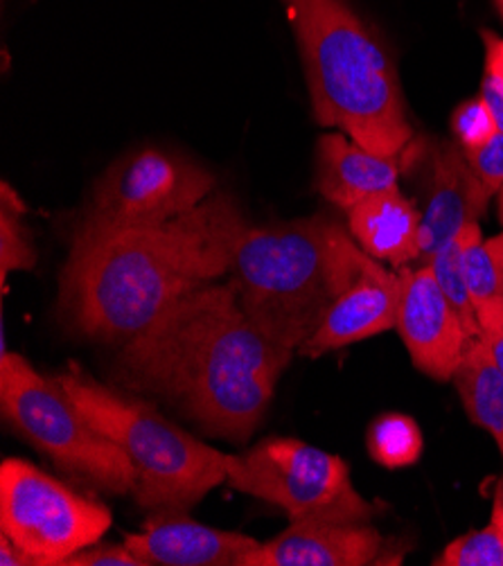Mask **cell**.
<instances>
[{
    "instance_id": "cell-20",
    "label": "cell",
    "mask_w": 503,
    "mask_h": 566,
    "mask_svg": "<svg viewBox=\"0 0 503 566\" xmlns=\"http://www.w3.org/2000/svg\"><path fill=\"white\" fill-rule=\"evenodd\" d=\"M0 192H3L0 195V277H3V290H8V275L14 271H30L36 264V255L21 219L25 212L23 201L8 184H3Z\"/></svg>"
},
{
    "instance_id": "cell-23",
    "label": "cell",
    "mask_w": 503,
    "mask_h": 566,
    "mask_svg": "<svg viewBox=\"0 0 503 566\" xmlns=\"http://www.w3.org/2000/svg\"><path fill=\"white\" fill-rule=\"evenodd\" d=\"M452 132L457 136V143L465 151H472V149L483 147L499 129H496L492 111L479 95V97L468 99L457 106L454 116H452Z\"/></svg>"
},
{
    "instance_id": "cell-28",
    "label": "cell",
    "mask_w": 503,
    "mask_h": 566,
    "mask_svg": "<svg viewBox=\"0 0 503 566\" xmlns=\"http://www.w3.org/2000/svg\"><path fill=\"white\" fill-rule=\"evenodd\" d=\"M483 39H485V71L499 75L503 82V36L485 32Z\"/></svg>"
},
{
    "instance_id": "cell-12",
    "label": "cell",
    "mask_w": 503,
    "mask_h": 566,
    "mask_svg": "<svg viewBox=\"0 0 503 566\" xmlns=\"http://www.w3.org/2000/svg\"><path fill=\"white\" fill-rule=\"evenodd\" d=\"M494 195L474 175L459 143H438L431 151V181L420 221V251L425 260L452 244L465 226L479 223Z\"/></svg>"
},
{
    "instance_id": "cell-9",
    "label": "cell",
    "mask_w": 503,
    "mask_h": 566,
    "mask_svg": "<svg viewBox=\"0 0 503 566\" xmlns=\"http://www.w3.org/2000/svg\"><path fill=\"white\" fill-rule=\"evenodd\" d=\"M212 190L214 177L195 160L170 149H136L97 181L82 226L125 229L165 223L201 206Z\"/></svg>"
},
{
    "instance_id": "cell-16",
    "label": "cell",
    "mask_w": 503,
    "mask_h": 566,
    "mask_svg": "<svg viewBox=\"0 0 503 566\" xmlns=\"http://www.w3.org/2000/svg\"><path fill=\"white\" fill-rule=\"evenodd\" d=\"M420 221L422 212L400 190L375 195L348 210L350 235L368 255L390 266H405L422 255Z\"/></svg>"
},
{
    "instance_id": "cell-27",
    "label": "cell",
    "mask_w": 503,
    "mask_h": 566,
    "mask_svg": "<svg viewBox=\"0 0 503 566\" xmlns=\"http://www.w3.org/2000/svg\"><path fill=\"white\" fill-rule=\"evenodd\" d=\"M481 338L490 350V357L503 373V312L492 316L490 321L481 323Z\"/></svg>"
},
{
    "instance_id": "cell-1",
    "label": "cell",
    "mask_w": 503,
    "mask_h": 566,
    "mask_svg": "<svg viewBox=\"0 0 503 566\" xmlns=\"http://www.w3.org/2000/svg\"><path fill=\"white\" fill-rule=\"evenodd\" d=\"M292 355L244 314L231 282H210L125 342L116 379L175 405L210 436L244 442Z\"/></svg>"
},
{
    "instance_id": "cell-21",
    "label": "cell",
    "mask_w": 503,
    "mask_h": 566,
    "mask_svg": "<svg viewBox=\"0 0 503 566\" xmlns=\"http://www.w3.org/2000/svg\"><path fill=\"white\" fill-rule=\"evenodd\" d=\"M425 264L431 266L442 294L447 296V301L452 303V307L461 316L468 336L479 338L481 336V325H479L476 310H474V303H472L468 285H465V275H463V266H461V253H459V238L452 244L442 247L438 253H433Z\"/></svg>"
},
{
    "instance_id": "cell-32",
    "label": "cell",
    "mask_w": 503,
    "mask_h": 566,
    "mask_svg": "<svg viewBox=\"0 0 503 566\" xmlns=\"http://www.w3.org/2000/svg\"><path fill=\"white\" fill-rule=\"evenodd\" d=\"M499 219H501V223H503V188L499 190Z\"/></svg>"
},
{
    "instance_id": "cell-4",
    "label": "cell",
    "mask_w": 503,
    "mask_h": 566,
    "mask_svg": "<svg viewBox=\"0 0 503 566\" xmlns=\"http://www.w3.org/2000/svg\"><path fill=\"white\" fill-rule=\"evenodd\" d=\"M283 3L303 54L316 123L375 154H402L413 129L398 73L348 0Z\"/></svg>"
},
{
    "instance_id": "cell-30",
    "label": "cell",
    "mask_w": 503,
    "mask_h": 566,
    "mask_svg": "<svg viewBox=\"0 0 503 566\" xmlns=\"http://www.w3.org/2000/svg\"><path fill=\"white\" fill-rule=\"evenodd\" d=\"M488 249H490V255L494 260V266H496V275H499V290H501V298H503V233L485 240Z\"/></svg>"
},
{
    "instance_id": "cell-10",
    "label": "cell",
    "mask_w": 503,
    "mask_h": 566,
    "mask_svg": "<svg viewBox=\"0 0 503 566\" xmlns=\"http://www.w3.org/2000/svg\"><path fill=\"white\" fill-rule=\"evenodd\" d=\"M398 323L413 366L436 381H452L465 355L468 336L461 316L442 294L429 264L402 269Z\"/></svg>"
},
{
    "instance_id": "cell-25",
    "label": "cell",
    "mask_w": 503,
    "mask_h": 566,
    "mask_svg": "<svg viewBox=\"0 0 503 566\" xmlns=\"http://www.w3.org/2000/svg\"><path fill=\"white\" fill-rule=\"evenodd\" d=\"M64 566H145L140 557H136L125 542L123 544H93L71 555Z\"/></svg>"
},
{
    "instance_id": "cell-29",
    "label": "cell",
    "mask_w": 503,
    "mask_h": 566,
    "mask_svg": "<svg viewBox=\"0 0 503 566\" xmlns=\"http://www.w3.org/2000/svg\"><path fill=\"white\" fill-rule=\"evenodd\" d=\"M0 564L3 566H34L32 559L14 546L6 535H0Z\"/></svg>"
},
{
    "instance_id": "cell-8",
    "label": "cell",
    "mask_w": 503,
    "mask_h": 566,
    "mask_svg": "<svg viewBox=\"0 0 503 566\" xmlns=\"http://www.w3.org/2000/svg\"><path fill=\"white\" fill-rule=\"evenodd\" d=\"M108 507L21 459L0 465V535L34 566H64L111 528Z\"/></svg>"
},
{
    "instance_id": "cell-33",
    "label": "cell",
    "mask_w": 503,
    "mask_h": 566,
    "mask_svg": "<svg viewBox=\"0 0 503 566\" xmlns=\"http://www.w3.org/2000/svg\"><path fill=\"white\" fill-rule=\"evenodd\" d=\"M494 6H496V10H499V14L503 17V0H494Z\"/></svg>"
},
{
    "instance_id": "cell-15",
    "label": "cell",
    "mask_w": 503,
    "mask_h": 566,
    "mask_svg": "<svg viewBox=\"0 0 503 566\" xmlns=\"http://www.w3.org/2000/svg\"><path fill=\"white\" fill-rule=\"evenodd\" d=\"M402 172L400 154L381 156L346 134H325L316 149V190L344 210L375 195L398 190Z\"/></svg>"
},
{
    "instance_id": "cell-3",
    "label": "cell",
    "mask_w": 503,
    "mask_h": 566,
    "mask_svg": "<svg viewBox=\"0 0 503 566\" xmlns=\"http://www.w3.org/2000/svg\"><path fill=\"white\" fill-rule=\"evenodd\" d=\"M364 249L323 214L249 226L231 260L244 314L277 346L298 350L353 280Z\"/></svg>"
},
{
    "instance_id": "cell-17",
    "label": "cell",
    "mask_w": 503,
    "mask_h": 566,
    "mask_svg": "<svg viewBox=\"0 0 503 566\" xmlns=\"http://www.w3.org/2000/svg\"><path fill=\"white\" fill-rule=\"evenodd\" d=\"M452 381L470 420L494 438L503 457V373L481 336L468 344Z\"/></svg>"
},
{
    "instance_id": "cell-13",
    "label": "cell",
    "mask_w": 503,
    "mask_h": 566,
    "mask_svg": "<svg viewBox=\"0 0 503 566\" xmlns=\"http://www.w3.org/2000/svg\"><path fill=\"white\" fill-rule=\"evenodd\" d=\"M260 542L240 533L199 524L184 511H158L125 546L145 566H240Z\"/></svg>"
},
{
    "instance_id": "cell-18",
    "label": "cell",
    "mask_w": 503,
    "mask_h": 566,
    "mask_svg": "<svg viewBox=\"0 0 503 566\" xmlns=\"http://www.w3.org/2000/svg\"><path fill=\"white\" fill-rule=\"evenodd\" d=\"M461 266L465 285L476 310L479 325L503 312V298L499 290V275L490 249L481 235V226L470 223L459 235Z\"/></svg>"
},
{
    "instance_id": "cell-22",
    "label": "cell",
    "mask_w": 503,
    "mask_h": 566,
    "mask_svg": "<svg viewBox=\"0 0 503 566\" xmlns=\"http://www.w3.org/2000/svg\"><path fill=\"white\" fill-rule=\"evenodd\" d=\"M438 566H503V531L490 520L483 531H472L440 553Z\"/></svg>"
},
{
    "instance_id": "cell-5",
    "label": "cell",
    "mask_w": 503,
    "mask_h": 566,
    "mask_svg": "<svg viewBox=\"0 0 503 566\" xmlns=\"http://www.w3.org/2000/svg\"><path fill=\"white\" fill-rule=\"evenodd\" d=\"M88 422L114 440L136 470L134 496L149 511H188L227 481V454L184 431L134 392L77 366L57 375Z\"/></svg>"
},
{
    "instance_id": "cell-7",
    "label": "cell",
    "mask_w": 503,
    "mask_h": 566,
    "mask_svg": "<svg viewBox=\"0 0 503 566\" xmlns=\"http://www.w3.org/2000/svg\"><path fill=\"white\" fill-rule=\"evenodd\" d=\"M233 490L283 507L290 522L361 524L375 517L353 485L344 459L296 438H264L244 454H227Z\"/></svg>"
},
{
    "instance_id": "cell-19",
    "label": "cell",
    "mask_w": 503,
    "mask_h": 566,
    "mask_svg": "<svg viewBox=\"0 0 503 566\" xmlns=\"http://www.w3.org/2000/svg\"><path fill=\"white\" fill-rule=\"evenodd\" d=\"M366 444L375 463L388 470H398L418 463L425 440L413 418L402 413H386L370 424Z\"/></svg>"
},
{
    "instance_id": "cell-26",
    "label": "cell",
    "mask_w": 503,
    "mask_h": 566,
    "mask_svg": "<svg viewBox=\"0 0 503 566\" xmlns=\"http://www.w3.org/2000/svg\"><path fill=\"white\" fill-rule=\"evenodd\" d=\"M481 97L492 111L496 129L503 134V82L499 75L485 71V77L481 82Z\"/></svg>"
},
{
    "instance_id": "cell-2",
    "label": "cell",
    "mask_w": 503,
    "mask_h": 566,
    "mask_svg": "<svg viewBox=\"0 0 503 566\" xmlns=\"http://www.w3.org/2000/svg\"><path fill=\"white\" fill-rule=\"evenodd\" d=\"M247 229L238 203L223 195L156 226H80L60 312L86 336L129 342L181 296L229 273Z\"/></svg>"
},
{
    "instance_id": "cell-14",
    "label": "cell",
    "mask_w": 503,
    "mask_h": 566,
    "mask_svg": "<svg viewBox=\"0 0 503 566\" xmlns=\"http://www.w3.org/2000/svg\"><path fill=\"white\" fill-rule=\"evenodd\" d=\"M384 548V537L370 522H292V526L260 542L240 566H366Z\"/></svg>"
},
{
    "instance_id": "cell-31",
    "label": "cell",
    "mask_w": 503,
    "mask_h": 566,
    "mask_svg": "<svg viewBox=\"0 0 503 566\" xmlns=\"http://www.w3.org/2000/svg\"><path fill=\"white\" fill-rule=\"evenodd\" d=\"M492 520H494V522L501 526V531H503V479H501V483H499V488H496V494H494Z\"/></svg>"
},
{
    "instance_id": "cell-6",
    "label": "cell",
    "mask_w": 503,
    "mask_h": 566,
    "mask_svg": "<svg viewBox=\"0 0 503 566\" xmlns=\"http://www.w3.org/2000/svg\"><path fill=\"white\" fill-rule=\"evenodd\" d=\"M0 411L64 472L108 494L136 490V470L125 451L88 422L62 381L8 350L0 357Z\"/></svg>"
},
{
    "instance_id": "cell-11",
    "label": "cell",
    "mask_w": 503,
    "mask_h": 566,
    "mask_svg": "<svg viewBox=\"0 0 503 566\" xmlns=\"http://www.w3.org/2000/svg\"><path fill=\"white\" fill-rule=\"evenodd\" d=\"M398 273L388 271L379 260L364 253L348 287L334 301L318 329L298 348V353L316 359L386 329H394L398 323Z\"/></svg>"
},
{
    "instance_id": "cell-24",
    "label": "cell",
    "mask_w": 503,
    "mask_h": 566,
    "mask_svg": "<svg viewBox=\"0 0 503 566\" xmlns=\"http://www.w3.org/2000/svg\"><path fill=\"white\" fill-rule=\"evenodd\" d=\"M465 156L483 186L492 195H499L503 188V134L496 132L483 147L465 151Z\"/></svg>"
}]
</instances>
